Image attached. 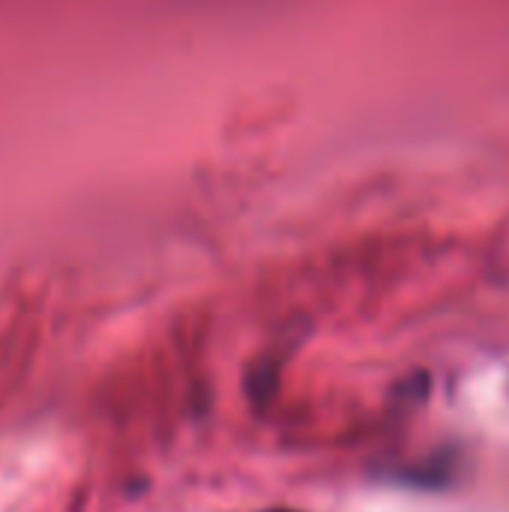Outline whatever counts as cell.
<instances>
[{
	"mask_svg": "<svg viewBox=\"0 0 509 512\" xmlns=\"http://www.w3.org/2000/svg\"><path fill=\"white\" fill-rule=\"evenodd\" d=\"M264 512H294V510H264Z\"/></svg>",
	"mask_w": 509,
	"mask_h": 512,
	"instance_id": "6da1fadb",
	"label": "cell"
}]
</instances>
